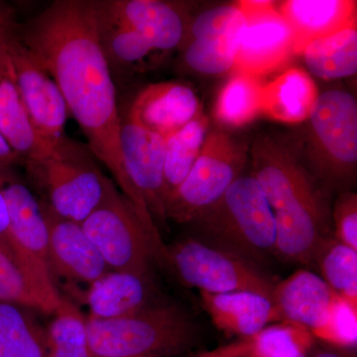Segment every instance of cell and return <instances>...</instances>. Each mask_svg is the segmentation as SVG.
<instances>
[{
  "label": "cell",
  "instance_id": "30",
  "mask_svg": "<svg viewBox=\"0 0 357 357\" xmlns=\"http://www.w3.org/2000/svg\"><path fill=\"white\" fill-rule=\"evenodd\" d=\"M45 338L48 357H91L86 319L70 302L56 312Z\"/></svg>",
  "mask_w": 357,
  "mask_h": 357
},
{
  "label": "cell",
  "instance_id": "12",
  "mask_svg": "<svg viewBox=\"0 0 357 357\" xmlns=\"http://www.w3.org/2000/svg\"><path fill=\"white\" fill-rule=\"evenodd\" d=\"M121 147L129 180L142 197L159 229L167 222L164 183L166 139L126 116L121 119Z\"/></svg>",
  "mask_w": 357,
  "mask_h": 357
},
{
  "label": "cell",
  "instance_id": "37",
  "mask_svg": "<svg viewBox=\"0 0 357 357\" xmlns=\"http://www.w3.org/2000/svg\"><path fill=\"white\" fill-rule=\"evenodd\" d=\"M20 23L15 18L13 7L0 1V73L15 83V75L10 50L18 37Z\"/></svg>",
  "mask_w": 357,
  "mask_h": 357
},
{
  "label": "cell",
  "instance_id": "7",
  "mask_svg": "<svg viewBox=\"0 0 357 357\" xmlns=\"http://www.w3.org/2000/svg\"><path fill=\"white\" fill-rule=\"evenodd\" d=\"M307 154L321 180L344 184L357 164V102L351 93L331 89L319 96L307 119Z\"/></svg>",
  "mask_w": 357,
  "mask_h": 357
},
{
  "label": "cell",
  "instance_id": "13",
  "mask_svg": "<svg viewBox=\"0 0 357 357\" xmlns=\"http://www.w3.org/2000/svg\"><path fill=\"white\" fill-rule=\"evenodd\" d=\"M340 298L319 275L300 269L275 285L273 301L282 321L304 328L321 340Z\"/></svg>",
  "mask_w": 357,
  "mask_h": 357
},
{
  "label": "cell",
  "instance_id": "9",
  "mask_svg": "<svg viewBox=\"0 0 357 357\" xmlns=\"http://www.w3.org/2000/svg\"><path fill=\"white\" fill-rule=\"evenodd\" d=\"M81 227L109 269L150 278V263L156 259L153 243L133 206L115 185Z\"/></svg>",
  "mask_w": 357,
  "mask_h": 357
},
{
  "label": "cell",
  "instance_id": "14",
  "mask_svg": "<svg viewBox=\"0 0 357 357\" xmlns=\"http://www.w3.org/2000/svg\"><path fill=\"white\" fill-rule=\"evenodd\" d=\"M42 211L48 229L51 274L70 281L93 284L109 271L107 263L82 229L81 223L60 217L45 202Z\"/></svg>",
  "mask_w": 357,
  "mask_h": 357
},
{
  "label": "cell",
  "instance_id": "40",
  "mask_svg": "<svg viewBox=\"0 0 357 357\" xmlns=\"http://www.w3.org/2000/svg\"><path fill=\"white\" fill-rule=\"evenodd\" d=\"M21 163L20 157L11 149L8 143L0 134V169L10 168L14 164Z\"/></svg>",
  "mask_w": 357,
  "mask_h": 357
},
{
  "label": "cell",
  "instance_id": "39",
  "mask_svg": "<svg viewBox=\"0 0 357 357\" xmlns=\"http://www.w3.org/2000/svg\"><path fill=\"white\" fill-rule=\"evenodd\" d=\"M306 357H356L352 347H338L314 338L307 349Z\"/></svg>",
  "mask_w": 357,
  "mask_h": 357
},
{
  "label": "cell",
  "instance_id": "5",
  "mask_svg": "<svg viewBox=\"0 0 357 357\" xmlns=\"http://www.w3.org/2000/svg\"><path fill=\"white\" fill-rule=\"evenodd\" d=\"M23 165L42 201L60 217L77 223L102 204L114 185L89 148L67 135L48 156Z\"/></svg>",
  "mask_w": 357,
  "mask_h": 357
},
{
  "label": "cell",
  "instance_id": "1",
  "mask_svg": "<svg viewBox=\"0 0 357 357\" xmlns=\"http://www.w3.org/2000/svg\"><path fill=\"white\" fill-rule=\"evenodd\" d=\"M20 37L56 82L88 147L109 169L149 236L158 229L129 180L121 147L116 89L100 44L93 0H57L20 26Z\"/></svg>",
  "mask_w": 357,
  "mask_h": 357
},
{
  "label": "cell",
  "instance_id": "15",
  "mask_svg": "<svg viewBox=\"0 0 357 357\" xmlns=\"http://www.w3.org/2000/svg\"><path fill=\"white\" fill-rule=\"evenodd\" d=\"M202 112L194 89L187 84L166 82L150 84L138 93L128 117L166 139Z\"/></svg>",
  "mask_w": 357,
  "mask_h": 357
},
{
  "label": "cell",
  "instance_id": "27",
  "mask_svg": "<svg viewBox=\"0 0 357 357\" xmlns=\"http://www.w3.org/2000/svg\"><path fill=\"white\" fill-rule=\"evenodd\" d=\"M26 310L0 301V357H48L45 333Z\"/></svg>",
  "mask_w": 357,
  "mask_h": 357
},
{
  "label": "cell",
  "instance_id": "22",
  "mask_svg": "<svg viewBox=\"0 0 357 357\" xmlns=\"http://www.w3.org/2000/svg\"><path fill=\"white\" fill-rule=\"evenodd\" d=\"M0 134L22 164L43 159L53 150L37 133L17 86L7 77L0 82Z\"/></svg>",
  "mask_w": 357,
  "mask_h": 357
},
{
  "label": "cell",
  "instance_id": "10",
  "mask_svg": "<svg viewBox=\"0 0 357 357\" xmlns=\"http://www.w3.org/2000/svg\"><path fill=\"white\" fill-rule=\"evenodd\" d=\"M236 3L246 25L237 47L234 72L259 79L280 69L295 51L292 30L275 8V2L244 0Z\"/></svg>",
  "mask_w": 357,
  "mask_h": 357
},
{
  "label": "cell",
  "instance_id": "38",
  "mask_svg": "<svg viewBox=\"0 0 357 357\" xmlns=\"http://www.w3.org/2000/svg\"><path fill=\"white\" fill-rule=\"evenodd\" d=\"M196 357H252V347L248 338H241L237 342L203 352Z\"/></svg>",
  "mask_w": 357,
  "mask_h": 357
},
{
  "label": "cell",
  "instance_id": "41",
  "mask_svg": "<svg viewBox=\"0 0 357 357\" xmlns=\"http://www.w3.org/2000/svg\"><path fill=\"white\" fill-rule=\"evenodd\" d=\"M294 357H306V356H305L304 354H299V356H294Z\"/></svg>",
  "mask_w": 357,
  "mask_h": 357
},
{
  "label": "cell",
  "instance_id": "23",
  "mask_svg": "<svg viewBox=\"0 0 357 357\" xmlns=\"http://www.w3.org/2000/svg\"><path fill=\"white\" fill-rule=\"evenodd\" d=\"M310 75L319 79H342L357 72V27L351 26L311 42L304 51Z\"/></svg>",
  "mask_w": 357,
  "mask_h": 357
},
{
  "label": "cell",
  "instance_id": "3",
  "mask_svg": "<svg viewBox=\"0 0 357 357\" xmlns=\"http://www.w3.org/2000/svg\"><path fill=\"white\" fill-rule=\"evenodd\" d=\"M199 241L259 264L276 256V220L257 181H234L222 198L194 222Z\"/></svg>",
  "mask_w": 357,
  "mask_h": 357
},
{
  "label": "cell",
  "instance_id": "25",
  "mask_svg": "<svg viewBox=\"0 0 357 357\" xmlns=\"http://www.w3.org/2000/svg\"><path fill=\"white\" fill-rule=\"evenodd\" d=\"M93 2L100 44L110 69L114 65L121 68H137L138 70L140 65L145 64V60L157 50L144 37L115 20L105 8L102 0H93Z\"/></svg>",
  "mask_w": 357,
  "mask_h": 357
},
{
  "label": "cell",
  "instance_id": "35",
  "mask_svg": "<svg viewBox=\"0 0 357 357\" xmlns=\"http://www.w3.org/2000/svg\"><path fill=\"white\" fill-rule=\"evenodd\" d=\"M357 310L340 299L335 306L328 330L319 340L338 347H352L356 342Z\"/></svg>",
  "mask_w": 357,
  "mask_h": 357
},
{
  "label": "cell",
  "instance_id": "32",
  "mask_svg": "<svg viewBox=\"0 0 357 357\" xmlns=\"http://www.w3.org/2000/svg\"><path fill=\"white\" fill-rule=\"evenodd\" d=\"M248 340L252 357H294L306 354L314 337L300 326L278 321Z\"/></svg>",
  "mask_w": 357,
  "mask_h": 357
},
{
  "label": "cell",
  "instance_id": "42",
  "mask_svg": "<svg viewBox=\"0 0 357 357\" xmlns=\"http://www.w3.org/2000/svg\"><path fill=\"white\" fill-rule=\"evenodd\" d=\"M3 77H3V76H2L1 73H0V82H1V81H2V79H3Z\"/></svg>",
  "mask_w": 357,
  "mask_h": 357
},
{
  "label": "cell",
  "instance_id": "33",
  "mask_svg": "<svg viewBox=\"0 0 357 357\" xmlns=\"http://www.w3.org/2000/svg\"><path fill=\"white\" fill-rule=\"evenodd\" d=\"M0 301L15 303L46 314H55L63 307L49 300L0 249ZM68 302V301H67Z\"/></svg>",
  "mask_w": 357,
  "mask_h": 357
},
{
  "label": "cell",
  "instance_id": "18",
  "mask_svg": "<svg viewBox=\"0 0 357 357\" xmlns=\"http://www.w3.org/2000/svg\"><path fill=\"white\" fill-rule=\"evenodd\" d=\"M201 299L218 328L241 338L253 337L266 326L282 321L273 301L258 294L201 292Z\"/></svg>",
  "mask_w": 357,
  "mask_h": 357
},
{
  "label": "cell",
  "instance_id": "29",
  "mask_svg": "<svg viewBox=\"0 0 357 357\" xmlns=\"http://www.w3.org/2000/svg\"><path fill=\"white\" fill-rule=\"evenodd\" d=\"M0 249L49 300L59 307L64 306L67 300L59 293L50 270L35 261L16 239L13 225H11L8 206L1 190H0Z\"/></svg>",
  "mask_w": 357,
  "mask_h": 357
},
{
  "label": "cell",
  "instance_id": "4",
  "mask_svg": "<svg viewBox=\"0 0 357 357\" xmlns=\"http://www.w3.org/2000/svg\"><path fill=\"white\" fill-rule=\"evenodd\" d=\"M91 357H173L194 342L196 328L177 305H150L122 318L89 317Z\"/></svg>",
  "mask_w": 357,
  "mask_h": 357
},
{
  "label": "cell",
  "instance_id": "6",
  "mask_svg": "<svg viewBox=\"0 0 357 357\" xmlns=\"http://www.w3.org/2000/svg\"><path fill=\"white\" fill-rule=\"evenodd\" d=\"M164 264L185 287L199 292H250L272 300L277 281L259 265L198 238L166 245Z\"/></svg>",
  "mask_w": 357,
  "mask_h": 357
},
{
  "label": "cell",
  "instance_id": "19",
  "mask_svg": "<svg viewBox=\"0 0 357 357\" xmlns=\"http://www.w3.org/2000/svg\"><path fill=\"white\" fill-rule=\"evenodd\" d=\"M0 190L8 206L11 225L18 243L35 261L50 270L48 229L41 203L29 188L10 172V168L0 169Z\"/></svg>",
  "mask_w": 357,
  "mask_h": 357
},
{
  "label": "cell",
  "instance_id": "21",
  "mask_svg": "<svg viewBox=\"0 0 357 357\" xmlns=\"http://www.w3.org/2000/svg\"><path fill=\"white\" fill-rule=\"evenodd\" d=\"M319 96L311 75L293 68L263 86L261 114L283 123H302L311 116Z\"/></svg>",
  "mask_w": 357,
  "mask_h": 357
},
{
  "label": "cell",
  "instance_id": "16",
  "mask_svg": "<svg viewBox=\"0 0 357 357\" xmlns=\"http://www.w3.org/2000/svg\"><path fill=\"white\" fill-rule=\"evenodd\" d=\"M112 16L144 37L157 51L182 43L185 24L177 6L159 0H102Z\"/></svg>",
  "mask_w": 357,
  "mask_h": 357
},
{
  "label": "cell",
  "instance_id": "2",
  "mask_svg": "<svg viewBox=\"0 0 357 357\" xmlns=\"http://www.w3.org/2000/svg\"><path fill=\"white\" fill-rule=\"evenodd\" d=\"M252 173L276 220V257L312 265L328 234L325 198L301 159L298 148L271 135L256 138L250 149Z\"/></svg>",
  "mask_w": 357,
  "mask_h": 357
},
{
  "label": "cell",
  "instance_id": "34",
  "mask_svg": "<svg viewBox=\"0 0 357 357\" xmlns=\"http://www.w3.org/2000/svg\"><path fill=\"white\" fill-rule=\"evenodd\" d=\"M246 18L237 3L220 6L199 14L191 26L192 39L241 34Z\"/></svg>",
  "mask_w": 357,
  "mask_h": 357
},
{
  "label": "cell",
  "instance_id": "36",
  "mask_svg": "<svg viewBox=\"0 0 357 357\" xmlns=\"http://www.w3.org/2000/svg\"><path fill=\"white\" fill-rule=\"evenodd\" d=\"M333 238L357 250V196L345 192L335 204L333 213Z\"/></svg>",
  "mask_w": 357,
  "mask_h": 357
},
{
  "label": "cell",
  "instance_id": "24",
  "mask_svg": "<svg viewBox=\"0 0 357 357\" xmlns=\"http://www.w3.org/2000/svg\"><path fill=\"white\" fill-rule=\"evenodd\" d=\"M208 128L210 121L202 112L184 128L166 138L164 162L166 202L191 172L210 132Z\"/></svg>",
  "mask_w": 357,
  "mask_h": 357
},
{
  "label": "cell",
  "instance_id": "11",
  "mask_svg": "<svg viewBox=\"0 0 357 357\" xmlns=\"http://www.w3.org/2000/svg\"><path fill=\"white\" fill-rule=\"evenodd\" d=\"M10 56L15 84L26 112L40 137L54 149L66 136L69 110L62 93L48 70L22 43L20 33L11 47Z\"/></svg>",
  "mask_w": 357,
  "mask_h": 357
},
{
  "label": "cell",
  "instance_id": "28",
  "mask_svg": "<svg viewBox=\"0 0 357 357\" xmlns=\"http://www.w3.org/2000/svg\"><path fill=\"white\" fill-rule=\"evenodd\" d=\"M312 265L340 299L357 310V250L328 236L319 244Z\"/></svg>",
  "mask_w": 357,
  "mask_h": 357
},
{
  "label": "cell",
  "instance_id": "17",
  "mask_svg": "<svg viewBox=\"0 0 357 357\" xmlns=\"http://www.w3.org/2000/svg\"><path fill=\"white\" fill-rule=\"evenodd\" d=\"M278 11L292 30L295 54H302L314 40L356 26L352 0H288Z\"/></svg>",
  "mask_w": 357,
  "mask_h": 357
},
{
  "label": "cell",
  "instance_id": "20",
  "mask_svg": "<svg viewBox=\"0 0 357 357\" xmlns=\"http://www.w3.org/2000/svg\"><path fill=\"white\" fill-rule=\"evenodd\" d=\"M152 291L150 278L112 270L89 285L84 300L89 317L117 319L150 306Z\"/></svg>",
  "mask_w": 357,
  "mask_h": 357
},
{
  "label": "cell",
  "instance_id": "26",
  "mask_svg": "<svg viewBox=\"0 0 357 357\" xmlns=\"http://www.w3.org/2000/svg\"><path fill=\"white\" fill-rule=\"evenodd\" d=\"M261 82L243 73H234L218 93L215 119L225 128H243L261 114Z\"/></svg>",
  "mask_w": 357,
  "mask_h": 357
},
{
  "label": "cell",
  "instance_id": "8",
  "mask_svg": "<svg viewBox=\"0 0 357 357\" xmlns=\"http://www.w3.org/2000/svg\"><path fill=\"white\" fill-rule=\"evenodd\" d=\"M246 162L245 145L225 131H210L191 172L167 199V220L194 222L243 176Z\"/></svg>",
  "mask_w": 357,
  "mask_h": 357
},
{
  "label": "cell",
  "instance_id": "31",
  "mask_svg": "<svg viewBox=\"0 0 357 357\" xmlns=\"http://www.w3.org/2000/svg\"><path fill=\"white\" fill-rule=\"evenodd\" d=\"M241 34L192 39L184 54L188 67L204 75H223L234 70Z\"/></svg>",
  "mask_w": 357,
  "mask_h": 357
}]
</instances>
